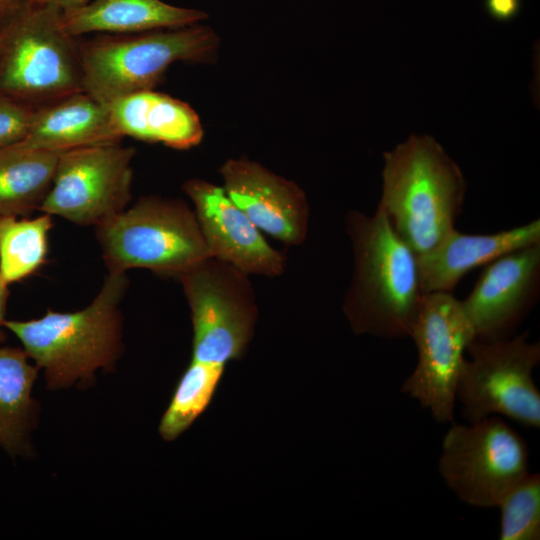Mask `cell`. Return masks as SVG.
Here are the masks:
<instances>
[{
    "instance_id": "obj_22",
    "label": "cell",
    "mask_w": 540,
    "mask_h": 540,
    "mask_svg": "<svg viewBox=\"0 0 540 540\" xmlns=\"http://www.w3.org/2000/svg\"><path fill=\"white\" fill-rule=\"evenodd\" d=\"M225 367L191 360L180 377L159 425L165 441H173L207 409L223 377Z\"/></svg>"
},
{
    "instance_id": "obj_15",
    "label": "cell",
    "mask_w": 540,
    "mask_h": 540,
    "mask_svg": "<svg viewBox=\"0 0 540 540\" xmlns=\"http://www.w3.org/2000/svg\"><path fill=\"white\" fill-rule=\"evenodd\" d=\"M540 242V220L493 234L453 229L435 247L417 255L422 290L452 293L472 269L517 249Z\"/></svg>"
},
{
    "instance_id": "obj_21",
    "label": "cell",
    "mask_w": 540,
    "mask_h": 540,
    "mask_svg": "<svg viewBox=\"0 0 540 540\" xmlns=\"http://www.w3.org/2000/svg\"><path fill=\"white\" fill-rule=\"evenodd\" d=\"M51 215L33 219L0 216V276L10 284L34 273L48 252Z\"/></svg>"
},
{
    "instance_id": "obj_25",
    "label": "cell",
    "mask_w": 540,
    "mask_h": 540,
    "mask_svg": "<svg viewBox=\"0 0 540 540\" xmlns=\"http://www.w3.org/2000/svg\"><path fill=\"white\" fill-rule=\"evenodd\" d=\"M484 7L495 20L510 21L521 11L522 0H484Z\"/></svg>"
},
{
    "instance_id": "obj_9",
    "label": "cell",
    "mask_w": 540,
    "mask_h": 540,
    "mask_svg": "<svg viewBox=\"0 0 540 540\" xmlns=\"http://www.w3.org/2000/svg\"><path fill=\"white\" fill-rule=\"evenodd\" d=\"M191 310L192 360L226 366L240 359L257 320L248 275L209 257L178 277Z\"/></svg>"
},
{
    "instance_id": "obj_2",
    "label": "cell",
    "mask_w": 540,
    "mask_h": 540,
    "mask_svg": "<svg viewBox=\"0 0 540 540\" xmlns=\"http://www.w3.org/2000/svg\"><path fill=\"white\" fill-rule=\"evenodd\" d=\"M378 204L396 233L417 255L455 229L466 181L457 163L428 135H411L384 153Z\"/></svg>"
},
{
    "instance_id": "obj_1",
    "label": "cell",
    "mask_w": 540,
    "mask_h": 540,
    "mask_svg": "<svg viewBox=\"0 0 540 540\" xmlns=\"http://www.w3.org/2000/svg\"><path fill=\"white\" fill-rule=\"evenodd\" d=\"M346 232L353 251V274L343 311L357 334L410 337L424 292L418 257L396 233L385 212L351 211Z\"/></svg>"
},
{
    "instance_id": "obj_10",
    "label": "cell",
    "mask_w": 540,
    "mask_h": 540,
    "mask_svg": "<svg viewBox=\"0 0 540 540\" xmlns=\"http://www.w3.org/2000/svg\"><path fill=\"white\" fill-rule=\"evenodd\" d=\"M410 337L418 360L400 391L428 409L436 421L452 423L464 352L475 339L460 300L448 292L425 293Z\"/></svg>"
},
{
    "instance_id": "obj_18",
    "label": "cell",
    "mask_w": 540,
    "mask_h": 540,
    "mask_svg": "<svg viewBox=\"0 0 540 540\" xmlns=\"http://www.w3.org/2000/svg\"><path fill=\"white\" fill-rule=\"evenodd\" d=\"M208 15L201 10L174 6L162 0H91L62 11L65 32L78 38L93 32L133 34L198 24Z\"/></svg>"
},
{
    "instance_id": "obj_3",
    "label": "cell",
    "mask_w": 540,
    "mask_h": 540,
    "mask_svg": "<svg viewBox=\"0 0 540 540\" xmlns=\"http://www.w3.org/2000/svg\"><path fill=\"white\" fill-rule=\"evenodd\" d=\"M128 287L126 272L108 271L100 291L75 312L49 310L29 321H4L25 352L45 373L50 388L89 380L98 368H108L120 351V303Z\"/></svg>"
},
{
    "instance_id": "obj_29",
    "label": "cell",
    "mask_w": 540,
    "mask_h": 540,
    "mask_svg": "<svg viewBox=\"0 0 540 540\" xmlns=\"http://www.w3.org/2000/svg\"><path fill=\"white\" fill-rule=\"evenodd\" d=\"M3 25L0 26V50H1V44H2V33H3Z\"/></svg>"
},
{
    "instance_id": "obj_11",
    "label": "cell",
    "mask_w": 540,
    "mask_h": 540,
    "mask_svg": "<svg viewBox=\"0 0 540 540\" xmlns=\"http://www.w3.org/2000/svg\"><path fill=\"white\" fill-rule=\"evenodd\" d=\"M135 149L120 142L60 153L39 211L95 227L127 208Z\"/></svg>"
},
{
    "instance_id": "obj_6",
    "label": "cell",
    "mask_w": 540,
    "mask_h": 540,
    "mask_svg": "<svg viewBox=\"0 0 540 540\" xmlns=\"http://www.w3.org/2000/svg\"><path fill=\"white\" fill-rule=\"evenodd\" d=\"M111 272L145 268L178 278L211 257L194 210L180 200L143 197L96 226Z\"/></svg>"
},
{
    "instance_id": "obj_16",
    "label": "cell",
    "mask_w": 540,
    "mask_h": 540,
    "mask_svg": "<svg viewBox=\"0 0 540 540\" xmlns=\"http://www.w3.org/2000/svg\"><path fill=\"white\" fill-rule=\"evenodd\" d=\"M109 107L79 91L35 108L23 143L53 152L120 142Z\"/></svg>"
},
{
    "instance_id": "obj_4",
    "label": "cell",
    "mask_w": 540,
    "mask_h": 540,
    "mask_svg": "<svg viewBox=\"0 0 540 540\" xmlns=\"http://www.w3.org/2000/svg\"><path fill=\"white\" fill-rule=\"evenodd\" d=\"M218 44L214 30L199 24L78 42L83 90L108 106L153 89L175 62L212 59Z\"/></svg>"
},
{
    "instance_id": "obj_19",
    "label": "cell",
    "mask_w": 540,
    "mask_h": 540,
    "mask_svg": "<svg viewBox=\"0 0 540 540\" xmlns=\"http://www.w3.org/2000/svg\"><path fill=\"white\" fill-rule=\"evenodd\" d=\"M59 155L22 141L0 149V216L39 210L51 188Z\"/></svg>"
},
{
    "instance_id": "obj_12",
    "label": "cell",
    "mask_w": 540,
    "mask_h": 540,
    "mask_svg": "<svg viewBox=\"0 0 540 540\" xmlns=\"http://www.w3.org/2000/svg\"><path fill=\"white\" fill-rule=\"evenodd\" d=\"M540 295V242L486 264L466 299L460 301L475 339L511 337Z\"/></svg>"
},
{
    "instance_id": "obj_14",
    "label": "cell",
    "mask_w": 540,
    "mask_h": 540,
    "mask_svg": "<svg viewBox=\"0 0 540 540\" xmlns=\"http://www.w3.org/2000/svg\"><path fill=\"white\" fill-rule=\"evenodd\" d=\"M228 197L262 232L300 245L308 232L309 204L294 182L249 159H229L220 168Z\"/></svg>"
},
{
    "instance_id": "obj_5",
    "label": "cell",
    "mask_w": 540,
    "mask_h": 540,
    "mask_svg": "<svg viewBox=\"0 0 540 540\" xmlns=\"http://www.w3.org/2000/svg\"><path fill=\"white\" fill-rule=\"evenodd\" d=\"M61 18L57 7L22 0L3 25L0 94L37 108L84 91L78 42Z\"/></svg>"
},
{
    "instance_id": "obj_8",
    "label": "cell",
    "mask_w": 540,
    "mask_h": 540,
    "mask_svg": "<svg viewBox=\"0 0 540 540\" xmlns=\"http://www.w3.org/2000/svg\"><path fill=\"white\" fill-rule=\"evenodd\" d=\"M446 486L464 503L497 507L529 472L525 440L500 416L467 425L451 423L438 462Z\"/></svg>"
},
{
    "instance_id": "obj_27",
    "label": "cell",
    "mask_w": 540,
    "mask_h": 540,
    "mask_svg": "<svg viewBox=\"0 0 540 540\" xmlns=\"http://www.w3.org/2000/svg\"><path fill=\"white\" fill-rule=\"evenodd\" d=\"M22 0H0V26L18 9Z\"/></svg>"
},
{
    "instance_id": "obj_17",
    "label": "cell",
    "mask_w": 540,
    "mask_h": 540,
    "mask_svg": "<svg viewBox=\"0 0 540 540\" xmlns=\"http://www.w3.org/2000/svg\"><path fill=\"white\" fill-rule=\"evenodd\" d=\"M112 124L122 138L189 149L203 138L197 113L185 102L153 89L123 96L108 105Z\"/></svg>"
},
{
    "instance_id": "obj_24",
    "label": "cell",
    "mask_w": 540,
    "mask_h": 540,
    "mask_svg": "<svg viewBox=\"0 0 540 540\" xmlns=\"http://www.w3.org/2000/svg\"><path fill=\"white\" fill-rule=\"evenodd\" d=\"M35 108L0 94V149L23 141Z\"/></svg>"
},
{
    "instance_id": "obj_20",
    "label": "cell",
    "mask_w": 540,
    "mask_h": 540,
    "mask_svg": "<svg viewBox=\"0 0 540 540\" xmlns=\"http://www.w3.org/2000/svg\"><path fill=\"white\" fill-rule=\"evenodd\" d=\"M25 350L0 348V446L12 455L27 449L34 402L31 398L38 367Z\"/></svg>"
},
{
    "instance_id": "obj_7",
    "label": "cell",
    "mask_w": 540,
    "mask_h": 540,
    "mask_svg": "<svg viewBox=\"0 0 540 540\" xmlns=\"http://www.w3.org/2000/svg\"><path fill=\"white\" fill-rule=\"evenodd\" d=\"M466 352L455 398L468 423L500 416L538 429L540 391L533 370L540 363V343L529 341L526 331L501 340L474 339Z\"/></svg>"
},
{
    "instance_id": "obj_26",
    "label": "cell",
    "mask_w": 540,
    "mask_h": 540,
    "mask_svg": "<svg viewBox=\"0 0 540 540\" xmlns=\"http://www.w3.org/2000/svg\"><path fill=\"white\" fill-rule=\"evenodd\" d=\"M34 4L54 6L62 11L76 9L89 3L91 0H27Z\"/></svg>"
},
{
    "instance_id": "obj_13",
    "label": "cell",
    "mask_w": 540,
    "mask_h": 540,
    "mask_svg": "<svg viewBox=\"0 0 540 540\" xmlns=\"http://www.w3.org/2000/svg\"><path fill=\"white\" fill-rule=\"evenodd\" d=\"M183 189L211 257L247 275L275 277L285 270V258L265 240L261 231L228 197L223 186L201 179L185 182Z\"/></svg>"
},
{
    "instance_id": "obj_28",
    "label": "cell",
    "mask_w": 540,
    "mask_h": 540,
    "mask_svg": "<svg viewBox=\"0 0 540 540\" xmlns=\"http://www.w3.org/2000/svg\"><path fill=\"white\" fill-rule=\"evenodd\" d=\"M8 284L5 283V281L0 276V327L3 326V323L5 321V309H6V302L8 297ZM3 339V335L0 331V341Z\"/></svg>"
},
{
    "instance_id": "obj_23",
    "label": "cell",
    "mask_w": 540,
    "mask_h": 540,
    "mask_svg": "<svg viewBox=\"0 0 540 540\" xmlns=\"http://www.w3.org/2000/svg\"><path fill=\"white\" fill-rule=\"evenodd\" d=\"M501 540L540 539V474L527 473L501 499Z\"/></svg>"
}]
</instances>
